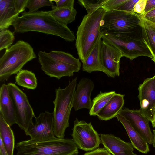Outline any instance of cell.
<instances>
[{"mask_svg":"<svg viewBox=\"0 0 155 155\" xmlns=\"http://www.w3.org/2000/svg\"><path fill=\"white\" fill-rule=\"evenodd\" d=\"M12 24L14 32L24 33L29 31L42 32L59 36L67 41L73 42L76 38L67 26L57 21L46 11L29 13L24 11Z\"/></svg>","mask_w":155,"mask_h":155,"instance_id":"obj_1","label":"cell"},{"mask_svg":"<svg viewBox=\"0 0 155 155\" xmlns=\"http://www.w3.org/2000/svg\"><path fill=\"white\" fill-rule=\"evenodd\" d=\"M106 12L101 7L91 14H87L78 28L75 46L82 63L89 55L101 35V22Z\"/></svg>","mask_w":155,"mask_h":155,"instance_id":"obj_2","label":"cell"},{"mask_svg":"<svg viewBox=\"0 0 155 155\" xmlns=\"http://www.w3.org/2000/svg\"><path fill=\"white\" fill-rule=\"evenodd\" d=\"M16 155H78V147L72 139H60L41 141L30 140L17 143Z\"/></svg>","mask_w":155,"mask_h":155,"instance_id":"obj_3","label":"cell"},{"mask_svg":"<svg viewBox=\"0 0 155 155\" xmlns=\"http://www.w3.org/2000/svg\"><path fill=\"white\" fill-rule=\"evenodd\" d=\"M36 57L29 43L18 41L6 49L0 58V81H7L11 75L21 70L28 62Z\"/></svg>","mask_w":155,"mask_h":155,"instance_id":"obj_4","label":"cell"},{"mask_svg":"<svg viewBox=\"0 0 155 155\" xmlns=\"http://www.w3.org/2000/svg\"><path fill=\"white\" fill-rule=\"evenodd\" d=\"M77 77L69 81L64 88L59 87L55 90V98L53 101L54 132L57 138L63 139L66 129L69 126V119L73 107V99Z\"/></svg>","mask_w":155,"mask_h":155,"instance_id":"obj_5","label":"cell"},{"mask_svg":"<svg viewBox=\"0 0 155 155\" xmlns=\"http://www.w3.org/2000/svg\"><path fill=\"white\" fill-rule=\"evenodd\" d=\"M102 40L111 44L119 49L122 57L131 61L140 56L150 58L151 53L142 37L141 30L128 34L101 33Z\"/></svg>","mask_w":155,"mask_h":155,"instance_id":"obj_6","label":"cell"},{"mask_svg":"<svg viewBox=\"0 0 155 155\" xmlns=\"http://www.w3.org/2000/svg\"><path fill=\"white\" fill-rule=\"evenodd\" d=\"M140 16L135 13L114 10L106 12L101 21V33L128 34L141 30Z\"/></svg>","mask_w":155,"mask_h":155,"instance_id":"obj_7","label":"cell"},{"mask_svg":"<svg viewBox=\"0 0 155 155\" xmlns=\"http://www.w3.org/2000/svg\"><path fill=\"white\" fill-rule=\"evenodd\" d=\"M7 85L9 94L15 111L16 124L25 132L35 117L33 109L26 94L13 83Z\"/></svg>","mask_w":155,"mask_h":155,"instance_id":"obj_8","label":"cell"},{"mask_svg":"<svg viewBox=\"0 0 155 155\" xmlns=\"http://www.w3.org/2000/svg\"><path fill=\"white\" fill-rule=\"evenodd\" d=\"M74 123L71 136L78 148L87 151L94 150L99 147L101 143L100 137L91 123L79 121L76 118Z\"/></svg>","mask_w":155,"mask_h":155,"instance_id":"obj_9","label":"cell"},{"mask_svg":"<svg viewBox=\"0 0 155 155\" xmlns=\"http://www.w3.org/2000/svg\"><path fill=\"white\" fill-rule=\"evenodd\" d=\"M35 122L31 123L25 132L30 137V140L41 141L55 139L54 132V114L45 111L35 117Z\"/></svg>","mask_w":155,"mask_h":155,"instance_id":"obj_10","label":"cell"},{"mask_svg":"<svg viewBox=\"0 0 155 155\" xmlns=\"http://www.w3.org/2000/svg\"><path fill=\"white\" fill-rule=\"evenodd\" d=\"M38 62L42 71L50 78L60 79L64 76L71 77L80 68L57 60L50 57L45 51L38 53Z\"/></svg>","mask_w":155,"mask_h":155,"instance_id":"obj_11","label":"cell"},{"mask_svg":"<svg viewBox=\"0 0 155 155\" xmlns=\"http://www.w3.org/2000/svg\"><path fill=\"white\" fill-rule=\"evenodd\" d=\"M140 110L153 127L155 120V75L145 79L138 88Z\"/></svg>","mask_w":155,"mask_h":155,"instance_id":"obj_12","label":"cell"},{"mask_svg":"<svg viewBox=\"0 0 155 155\" xmlns=\"http://www.w3.org/2000/svg\"><path fill=\"white\" fill-rule=\"evenodd\" d=\"M121 52L111 44L102 40L100 51V58L103 72L108 77L119 76Z\"/></svg>","mask_w":155,"mask_h":155,"instance_id":"obj_13","label":"cell"},{"mask_svg":"<svg viewBox=\"0 0 155 155\" xmlns=\"http://www.w3.org/2000/svg\"><path fill=\"white\" fill-rule=\"evenodd\" d=\"M129 120L133 127L149 144L152 143L153 135L149 124V121L139 110L122 109L119 114Z\"/></svg>","mask_w":155,"mask_h":155,"instance_id":"obj_14","label":"cell"},{"mask_svg":"<svg viewBox=\"0 0 155 155\" xmlns=\"http://www.w3.org/2000/svg\"><path fill=\"white\" fill-rule=\"evenodd\" d=\"M93 81L88 78H83L79 81L74 92L73 107L75 111L82 108L90 110L92 104L91 96L94 89Z\"/></svg>","mask_w":155,"mask_h":155,"instance_id":"obj_15","label":"cell"},{"mask_svg":"<svg viewBox=\"0 0 155 155\" xmlns=\"http://www.w3.org/2000/svg\"><path fill=\"white\" fill-rule=\"evenodd\" d=\"M101 143L104 148L112 155H137L134 153L131 143L124 141L113 135H100Z\"/></svg>","mask_w":155,"mask_h":155,"instance_id":"obj_16","label":"cell"},{"mask_svg":"<svg viewBox=\"0 0 155 155\" xmlns=\"http://www.w3.org/2000/svg\"><path fill=\"white\" fill-rule=\"evenodd\" d=\"M0 115L10 126L16 124L15 107L7 85L5 84L0 88Z\"/></svg>","mask_w":155,"mask_h":155,"instance_id":"obj_17","label":"cell"},{"mask_svg":"<svg viewBox=\"0 0 155 155\" xmlns=\"http://www.w3.org/2000/svg\"><path fill=\"white\" fill-rule=\"evenodd\" d=\"M124 95L116 93L97 114L101 120L111 119L118 114L124 104Z\"/></svg>","mask_w":155,"mask_h":155,"instance_id":"obj_18","label":"cell"},{"mask_svg":"<svg viewBox=\"0 0 155 155\" xmlns=\"http://www.w3.org/2000/svg\"><path fill=\"white\" fill-rule=\"evenodd\" d=\"M116 117L126 130L134 147L141 153H148L150 149L148 143L133 127L129 120L119 114Z\"/></svg>","mask_w":155,"mask_h":155,"instance_id":"obj_19","label":"cell"},{"mask_svg":"<svg viewBox=\"0 0 155 155\" xmlns=\"http://www.w3.org/2000/svg\"><path fill=\"white\" fill-rule=\"evenodd\" d=\"M14 0H0V31L7 29L19 17L15 11Z\"/></svg>","mask_w":155,"mask_h":155,"instance_id":"obj_20","label":"cell"},{"mask_svg":"<svg viewBox=\"0 0 155 155\" xmlns=\"http://www.w3.org/2000/svg\"><path fill=\"white\" fill-rule=\"evenodd\" d=\"M102 40L101 34L91 51L82 63V70L83 71L89 73L95 71L103 72L100 58V51Z\"/></svg>","mask_w":155,"mask_h":155,"instance_id":"obj_21","label":"cell"},{"mask_svg":"<svg viewBox=\"0 0 155 155\" xmlns=\"http://www.w3.org/2000/svg\"><path fill=\"white\" fill-rule=\"evenodd\" d=\"M52 10L46 11L47 13L53 17L60 23L67 26V24L74 21L77 14L74 8H59L56 5L51 6Z\"/></svg>","mask_w":155,"mask_h":155,"instance_id":"obj_22","label":"cell"},{"mask_svg":"<svg viewBox=\"0 0 155 155\" xmlns=\"http://www.w3.org/2000/svg\"><path fill=\"white\" fill-rule=\"evenodd\" d=\"M0 138L8 155H13L15 147V137L10 126L0 115Z\"/></svg>","mask_w":155,"mask_h":155,"instance_id":"obj_23","label":"cell"},{"mask_svg":"<svg viewBox=\"0 0 155 155\" xmlns=\"http://www.w3.org/2000/svg\"><path fill=\"white\" fill-rule=\"evenodd\" d=\"M140 26L143 39L150 51L153 57L152 61L155 63V27L147 24L141 19Z\"/></svg>","mask_w":155,"mask_h":155,"instance_id":"obj_24","label":"cell"},{"mask_svg":"<svg viewBox=\"0 0 155 155\" xmlns=\"http://www.w3.org/2000/svg\"><path fill=\"white\" fill-rule=\"evenodd\" d=\"M16 83L19 86L29 89H35L37 79L34 73L27 70L22 69L15 77Z\"/></svg>","mask_w":155,"mask_h":155,"instance_id":"obj_25","label":"cell"},{"mask_svg":"<svg viewBox=\"0 0 155 155\" xmlns=\"http://www.w3.org/2000/svg\"><path fill=\"white\" fill-rule=\"evenodd\" d=\"M115 93V92L113 91L105 92L100 91L92 101V106L89 112L90 115L97 116Z\"/></svg>","mask_w":155,"mask_h":155,"instance_id":"obj_26","label":"cell"},{"mask_svg":"<svg viewBox=\"0 0 155 155\" xmlns=\"http://www.w3.org/2000/svg\"><path fill=\"white\" fill-rule=\"evenodd\" d=\"M47 54L57 60L81 68V64L79 59L76 58L69 53L61 51H51Z\"/></svg>","mask_w":155,"mask_h":155,"instance_id":"obj_27","label":"cell"},{"mask_svg":"<svg viewBox=\"0 0 155 155\" xmlns=\"http://www.w3.org/2000/svg\"><path fill=\"white\" fill-rule=\"evenodd\" d=\"M108 0H79L78 3L86 9L87 14L93 12L102 7Z\"/></svg>","mask_w":155,"mask_h":155,"instance_id":"obj_28","label":"cell"},{"mask_svg":"<svg viewBox=\"0 0 155 155\" xmlns=\"http://www.w3.org/2000/svg\"><path fill=\"white\" fill-rule=\"evenodd\" d=\"M13 32L5 29L0 31V51L8 48L14 40Z\"/></svg>","mask_w":155,"mask_h":155,"instance_id":"obj_29","label":"cell"},{"mask_svg":"<svg viewBox=\"0 0 155 155\" xmlns=\"http://www.w3.org/2000/svg\"><path fill=\"white\" fill-rule=\"evenodd\" d=\"M53 0H28L26 8L29 11L28 13H32L38 11L39 8L46 6L54 5Z\"/></svg>","mask_w":155,"mask_h":155,"instance_id":"obj_30","label":"cell"},{"mask_svg":"<svg viewBox=\"0 0 155 155\" xmlns=\"http://www.w3.org/2000/svg\"><path fill=\"white\" fill-rule=\"evenodd\" d=\"M127 0H108L102 7L106 11L115 10Z\"/></svg>","mask_w":155,"mask_h":155,"instance_id":"obj_31","label":"cell"},{"mask_svg":"<svg viewBox=\"0 0 155 155\" xmlns=\"http://www.w3.org/2000/svg\"><path fill=\"white\" fill-rule=\"evenodd\" d=\"M140 17L146 23L155 27V8L144 14Z\"/></svg>","mask_w":155,"mask_h":155,"instance_id":"obj_32","label":"cell"},{"mask_svg":"<svg viewBox=\"0 0 155 155\" xmlns=\"http://www.w3.org/2000/svg\"><path fill=\"white\" fill-rule=\"evenodd\" d=\"M138 0H127L115 10L135 13L134 10V7Z\"/></svg>","mask_w":155,"mask_h":155,"instance_id":"obj_33","label":"cell"},{"mask_svg":"<svg viewBox=\"0 0 155 155\" xmlns=\"http://www.w3.org/2000/svg\"><path fill=\"white\" fill-rule=\"evenodd\" d=\"M28 0H14V6L15 12L20 14L27 7Z\"/></svg>","mask_w":155,"mask_h":155,"instance_id":"obj_34","label":"cell"},{"mask_svg":"<svg viewBox=\"0 0 155 155\" xmlns=\"http://www.w3.org/2000/svg\"><path fill=\"white\" fill-rule=\"evenodd\" d=\"M147 0H139L135 5L134 10L137 14L141 16L144 14Z\"/></svg>","mask_w":155,"mask_h":155,"instance_id":"obj_35","label":"cell"},{"mask_svg":"<svg viewBox=\"0 0 155 155\" xmlns=\"http://www.w3.org/2000/svg\"><path fill=\"white\" fill-rule=\"evenodd\" d=\"M56 3V6L59 8H74V0H53Z\"/></svg>","mask_w":155,"mask_h":155,"instance_id":"obj_36","label":"cell"},{"mask_svg":"<svg viewBox=\"0 0 155 155\" xmlns=\"http://www.w3.org/2000/svg\"><path fill=\"white\" fill-rule=\"evenodd\" d=\"M83 155H112L104 148H98Z\"/></svg>","mask_w":155,"mask_h":155,"instance_id":"obj_37","label":"cell"},{"mask_svg":"<svg viewBox=\"0 0 155 155\" xmlns=\"http://www.w3.org/2000/svg\"><path fill=\"white\" fill-rule=\"evenodd\" d=\"M155 8V0H147L144 14Z\"/></svg>","mask_w":155,"mask_h":155,"instance_id":"obj_38","label":"cell"},{"mask_svg":"<svg viewBox=\"0 0 155 155\" xmlns=\"http://www.w3.org/2000/svg\"><path fill=\"white\" fill-rule=\"evenodd\" d=\"M0 155H8L2 140L0 138Z\"/></svg>","mask_w":155,"mask_h":155,"instance_id":"obj_39","label":"cell"},{"mask_svg":"<svg viewBox=\"0 0 155 155\" xmlns=\"http://www.w3.org/2000/svg\"><path fill=\"white\" fill-rule=\"evenodd\" d=\"M153 139L152 144L153 146L155 148V129L153 130Z\"/></svg>","mask_w":155,"mask_h":155,"instance_id":"obj_40","label":"cell"},{"mask_svg":"<svg viewBox=\"0 0 155 155\" xmlns=\"http://www.w3.org/2000/svg\"><path fill=\"white\" fill-rule=\"evenodd\" d=\"M153 128H155V122L153 126Z\"/></svg>","mask_w":155,"mask_h":155,"instance_id":"obj_41","label":"cell"}]
</instances>
